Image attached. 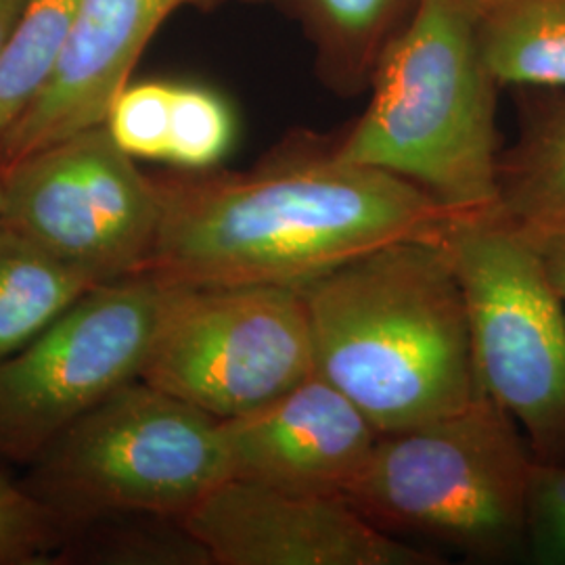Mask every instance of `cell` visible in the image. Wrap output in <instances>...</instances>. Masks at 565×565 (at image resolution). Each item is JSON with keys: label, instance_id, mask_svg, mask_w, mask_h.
Instances as JSON below:
<instances>
[{"label": "cell", "instance_id": "obj_5", "mask_svg": "<svg viewBox=\"0 0 565 565\" xmlns=\"http://www.w3.org/2000/svg\"><path fill=\"white\" fill-rule=\"evenodd\" d=\"M30 467L21 488L65 534L130 513L181 520L231 478L223 422L142 380L111 392Z\"/></svg>", "mask_w": 565, "mask_h": 565}, {"label": "cell", "instance_id": "obj_22", "mask_svg": "<svg viewBox=\"0 0 565 565\" xmlns=\"http://www.w3.org/2000/svg\"><path fill=\"white\" fill-rule=\"evenodd\" d=\"M525 548L536 564L565 565V465L534 463L525 507Z\"/></svg>", "mask_w": 565, "mask_h": 565}, {"label": "cell", "instance_id": "obj_19", "mask_svg": "<svg viewBox=\"0 0 565 565\" xmlns=\"http://www.w3.org/2000/svg\"><path fill=\"white\" fill-rule=\"evenodd\" d=\"M235 141V116L216 90L202 84H177L166 162L181 170H212Z\"/></svg>", "mask_w": 565, "mask_h": 565}, {"label": "cell", "instance_id": "obj_20", "mask_svg": "<svg viewBox=\"0 0 565 565\" xmlns=\"http://www.w3.org/2000/svg\"><path fill=\"white\" fill-rule=\"evenodd\" d=\"M172 99L174 82H130L111 103L105 128L130 158L166 162Z\"/></svg>", "mask_w": 565, "mask_h": 565}, {"label": "cell", "instance_id": "obj_7", "mask_svg": "<svg viewBox=\"0 0 565 565\" xmlns=\"http://www.w3.org/2000/svg\"><path fill=\"white\" fill-rule=\"evenodd\" d=\"M312 373L300 289L168 285L141 380L226 422L279 398Z\"/></svg>", "mask_w": 565, "mask_h": 565}, {"label": "cell", "instance_id": "obj_3", "mask_svg": "<svg viewBox=\"0 0 565 565\" xmlns=\"http://www.w3.org/2000/svg\"><path fill=\"white\" fill-rule=\"evenodd\" d=\"M499 88L471 0H422L385 49L369 105L335 153L413 182L457 216L484 214L497 207Z\"/></svg>", "mask_w": 565, "mask_h": 565}, {"label": "cell", "instance_id": "obj_21", "mask_svg": "<svg viewBox=\"0 0 565 565\" xmlns=\"http://www.w3.org/2000/svg\"><path fill=\"white\" fill-rule=\"evenodd\" d=\"M63 539L53 513L0 476V565H55Z\"/></svg>", "mask_w": 565, "mask_h": 565}, {"label": "cell", "instance_id": "obj_14", "mask_svg": "<svg viewBox=\"0 0 565 565\" xmlns=\"http://www.w3.org/2000/svg\"><path fill=\"white\" fill-rule=\"evenodd\" d=\"M471 11L499 86L565 90V0H471Z\"/></svg>", "mask_w": 565, "mask_h": 565}, {"label": "cell", "instance_id": "obj_17", "mask_svg": "<svg viewBox=\"0 0 565 565\" xmlns=\"http://www.w3.org/2000/svg\"><path fill=\"white\" fill-rule=\"evenodd\" d=\"M57 564L212 565V559L181 520L130 513L70 530L55 555Z\"/></svg>", "mask_w": 565, "mask_h": 565}, {"label": "cell", "instance_id": "obj_6", "mask_svg": "<svg viewBox=\"0 0 565 565\" xmlns=\"http://www.w3.org/2000/svg\"><path fill=\"white\" fill-rule=\"evenodd\" d=\"M440 243L461 285L482 394L524 429L536 461L565 465L564 300L539 252L499 207L459 216Z\"/></svg>", "mask_w": 565, "mask_h": 565}, {"label": "cell", "instance_id": "obj_18", "mask_svg": "<svg viewBox=\"0 0 565 565\" xmlns=\"http://www.w3.org/2000/svg\"><path fill=\"white\" fill-rule=\"evenodd\" d=\"M78 0H28L0 53V139L42 93L60 63Z\"/></svg>", "mask_w": 565, "mask_h": 565}, {"label": "cell", "instance_id": "obj_9", "mask_svg": "<svg viewBox=\"0 0 565 565\" xmlns=\"http://www.w3.org/2000/svg\"><path fill=\"white\" fill-rule=\"evenodd\" d=\"M0 221L97 285L145 273L160 226L153 177L105 124L0 172Z\"/></svg>", "mask_w": 565, "mask_h": 565}, {"label": "cell", "instance_id": "obj_16", "mask_svg": "<svg viewBox=\"0 0 565 565\" xmlns=\"http://www.w3.org/2000/svg\"><path fill=\"white\" fill-rule=\"evenodd\" d=\"M99 287L0 221V363Z\"/></svg>", "mask_w": 565, "mask_h": 565}, {"label": "cell", "instance_id": "obj_15", "mask_svg": "<svg viewBox=\"0 0 565 565\" xmlns=\"http://www.w3.org/2000/svg\"><path fill=\"white\" fill-rule=\"evenodd\" d=\"M543 93L525 107L515 142L501 151L497 207L524 226H565V90Z\"/></svg>", "mask_w": 565, "mask_h": 565}, {"label": "cell", "instance_id": "obj_4", "mask_svg": "<svg viewBox=\"0 0 565 565\" xmlns=\"http://www.w3.org/2000/svg\"><path fill=\"white\" fill-rule=\"evenodd\" d=\"M534 455L486 396L429 424L382 434L343 497L390 534H419L473 557L525 546Z\"/></svg>", "mask_w": 565, "mask_h": 565}, {"label": "cell", "instance_id": "obj_11", "mask_svg": "<svg viewBox=\"0 0 565 565\" xmlns=\"http://www.w3.org/2000/svg\"><path fill=\"white\" fill-rule=\"evenodd\" d=\"M216 0H78L60 63L0 139V172L49 145L103 126L145 46L182 7Z\"/></svg>", "mask_w": 565, "mask_h": 565}, {"label": "cell", "instance_id": "obj_13", "mask_svg": "<svg viewBox=\"0 0 565 565\" xmlns=\"http://www.w3.org/2000/svg\"><path fill=\"white\" fill-rule=\"evenodd\" d=\"M315 49L321 81L340 95H359L385 49L422 0H281Z\"/></svg>", "mask_w": 565, "mask_h": 565}, {"label": "cell", "instance_id": "obj_23", "mask_svg": "<svg viewBox=\"0 0 565 565\" xmlns=\"http://www.w3.org/2000/svg\"><path fill=\"white\" fill-rule=\"evenodd\" d=\"M520 226L539 252L548 279L565 302V226Z\"/></svg>", "mask_w": 565, "mask_h": 565}, {"label": "cell", "instance_id": "obj_25", "mask_svg": "<svg viewBox=\"0 0 565 565\" xmlns=\"http://www.w3.org/2000/svg\"><path fill=\"white\" fill-rule=\"evenodd\" d=\"M0 200H2V182H0Z\"/></svg>", "mask_w": 565, "mask_h": 565}, {"label": "cell", "instance_id": "obj_8", "mask_svg": "<svg viewBox=\"0 0 565 565\" xmlns=\"http://www.w3.org/2000/svg\"><path fill=\"white\" fill-rule=\"evenodd\" d=\"M168 285L139 275L84 294L0 363V461L34 463L120 385L141 380Z\"/></svg>", "mask_w": 565, "mask_h": 565}, {"label": "cell", "instance_id": "obj_24", "mask_svg": "<svg viewBox=\"0 0 565 565\" xmlns=\"http://www.w3.org/2000/svg\"><path fill=\"white\" fill-rule=\"evenodd\" d=\"M28 0H0V53L9 41Z\"/></svg>", "mask_w": 565, "mask_h": 565}, {"label": "cell", "instance_id": "obj_1", "mask_svg": "<svg viewBox=\"0 0 565 565\" xmlns=\"http://www.w3.org/2000/svg\"><path fill=\"white\" fill-rule=\"evenodd\" d=\"M160 226L142 275L172 287H296L390 243L440 242L459 216L390 172L298 139L243 172L153 177Z\"/></svg>", "mask_w": 565, "mask_h": 565}, {"label": "cell", "instance_id": "obj_12", "mask_svg": "<svg viewBox=\"0 0 565 565\" xmlns=\"http://www.w3.org/2000/svg\"><path fill=\"white\" fill-rule=\"evenodd\" d=\"M231 478L291 492L343 494L382 431L319 373L223 422Z\"/></svg>", "mask_w": 565, "mask_h": 565}, {"label": "cell", "instance_id": "obj_10", "mask_svg": "<svg viewBox=\"0 0 565 565\" xmlns=\"http://www.w3.org/2000/svg\"><path fill=\"white\" fill-rule=\"evenodd\" d=\"M212 565H434V553L369 522L343 494L228 478L182 515Z\"/></svg>", "mask_w": 565, "mask_h": 565}, {"label": "cell", "instance_id": "obj_2", "mask_svg": "<svg viewBox=\"0 0 565 565\" xmlns=\"http://www.w3.org/2000/svg\"><path fill=\"white\" fill-rule=\"evenodd\" d=\"M315 373L382 434L457 413L482 394L463 294L440 242L377 247L300 287Z\"/></svg>", "mask_w": 565, "mask_h": 565}]
</instances>
